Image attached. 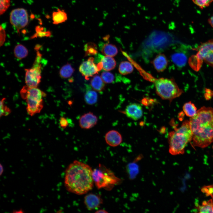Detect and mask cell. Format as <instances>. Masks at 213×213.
<instances>
[{
  "mask_svg": "<svg viewBox=\"0 0 213 213\" xmlns=\"http://www.w3.org/2000/svg\"><path fill=\"white\" fill-rule=\"evenodd\" d=\"M22 98L24 100L28 99L42 101L46 94L37 87L30 88L24 86L20 92Z\"/></svg>",
  "mask_w": 213,
  "mask_h": 213,
  "instance_id": "obj_10",
  "label": "cell"
},
{
  "mask_svg": "<svg viewBox=\"0 0 213 213\" xmlns=\"http://www.w3.org/2000/svg\"><path fill=\"white\" fill-rule=\"evenodd\" d=\"M27 104L26 110L28 114L32 116L39 113L43 108V101L26 99Z\"/></svg>",
  "mask_w": 213,
  "mask_h": 213,
  "instance_id": "obj_16",
  "label": "cell"
},
{
  "mask_svg": "<svg viewBox=\"0 0 213 213\" xmlns=\"http://www.w3.org/2000/svg\"><path fill=\"white\" fill-rule=\"evenodd\" d=\"M193 2L201 8L208 6L213 0H192Z\"/></svg>",
  "mask_w": 213,
  "mask_h": 213,
  "instance_id": "obj_34",
  "label": "cell"
},
{
  "mask_svg": "<svg viewBox=\"0 0 213 213\" xmlns=\"http://www.w3.org/2000/svg\"><path fill=\"white\" fill-rule=\"evenodd\" d=\"M92 175L94 182L98 189L109 190L121 181L110 170L101 164L98 168L93 170Z\"/></svg>",
  "mask_w": 213,
  "mask_h": 213,
  "instance_id": "obj_5",
  "label": "cell"
},
{
  "mask_svg": "<svg viewBox=\"0 0 213 213\" xmlns=\"http://www.w3.org/2000/svg\"><path fill=\"white\" fill-rule=\"evenodd\" d=\"M93 170L88 165L74 161L67 168L64 184L69 192L78 195L87 193L93 187Z\"/></svg>",
  "mask_w": 213,
  "mask_h": 213,
  "instance_id": "obj_1",
  "label": "cell"
},
{
  "mask_svg": "<svg viewBox=\"0 0 213 213\" xmlns=\"http://www.w3.org/2000/svg\"><path fill=\"white\" fill-rule=\"evenodd\" d=\"M74 71V69L71 64L67 63L61 67L59 70V74L62 78H67L72 75Z\"/></svg>",
  "mask_w": 213,
  "mask_h": 213,
  "instance_id": "obj_26",
  "label": "cell"
},
{
  "mask_svg": "<svg viewBox=\"0 0 213 213\" xmlns=\"http://www.w3.org/2000/svg\"><path fill=\"white\" fill-rule=\"evenodd\" d=\"M99 46L100 51L105 56L113 57L118 53V49L114 45L107 43H101Z\"/></svg>",
  "mask_w": 213,
  "mask_h": 213,
  "instance_id": "obj_18",
  "label": "cell"
},
{
  "mask_svg": "<svg viewBox=\"0 0 213 213\" xmlns=\"http://www.w3.org/2000/svg\"><path fill=\"white\" fill-rule=\"evenodd\" d=\"M154 83L156 94L162 99L170 102L183 93L173 78H161L155 79Z\"/></svg>",
  "mask_w": 213,
  "mask_h": 213,
  "instance_id": "obj_4",
  "label": "cell"
},
{
  "mask_svg": "<svg viewBox=\"0 0 213 213\" xmlns=\"http://www.w3.org/2000/svg\"><path fill=\"white\" fill-rule=\"evenodd\" d=\"M101 77L103 81L106 83H112L114 79L113 74L110 72L106 71L102 72L101 74Z\"/></svg>",
  "mask_w": 213,
  "mask_h": 213,
  "instance_id": "obj_30",
  "label": "cell"
},
{
  "mask_svg": "<svg viewBox=\"0 0 213 213\" xmlns=\"http://www.w3.org/2000/svg\"><path fill=\"white\" fill-rule=\"evenodd\" d=\"M168 62L166 57L162 53L157 54L151 62L155 69L159 72H163L166 69Z\"/></svg>",
  "mask_w": 213,
  "mask_h": 213,
  "instance_id": "obj_15",
  "label": "cell"
},
{
  "mask_svg": "<svg viewBox=\"0 0 213 213\" xmlns=\"http://www.w3.org/2000/svg\"><path fill=\"white\" fill-rule=\"evenodd\" d=\"M36 33L32 36V38L37 37H43L49 36L51 33L49 31H46L44 30L43 27L39 26H37L36 28Z\"/></svg>",
  "mask_w": 213,
  "mask_h": 213,
  "instance_id": "obj_29",
  "label": "cell"
},
{
  "mask_svg": "<svg viewBox=\"0 0 213 213\" xmlns=\"http://www.w3.org/2000/svg\"><path fill=\"white\" fill-rule=\"evenodd\" d=\"M183 109L186 115L190 117L195 116L197 112L195 104L191 101L185 103L183 106Z\"/></svg>",
  "mask_w": 213,
  "mask_h": 213,
  "instance_id": "obj_24",
  "label": "cell"
},
{
  "mask_svg": "<svg viewBox=\"0 0 213 213\" xmlns=\"http://www.w3.org/2000/svg\"><path fill=\"white\" fill-rule=\"evenodd\" d=\"M100 62L102 69L106 71H109L113 69L116 64L114 59L112 57L109 56H102Z\"/></svg>",
  "mask_w": 213,
  "mask_h": 213,
  "instance_id": "obj_19",
  "label": "cell"
},
{
  "mask_svg": "<svg viewBox=\"0 0 213 213\" xmlns=\"http://www.w3.org/2000/svg\"><path fill=\"white\" fill-rule=\"evenodd\" d=\"M123 113L128 117L136 120L142 117L143 111L141 106L139 104L133 103L127 105Z\"/></svg>",
  "mask_w": 213,
  "mask_h": 213,
  "instance_id": "obj_12",
  "label": "cell"
},
{
  "mask_svg": "<svg viewBox=\"0 0 213 213\" xmlns=\"http://www.w3.org/2000/svg\"><path fill=\"white\" fill-rule=\"evenodd\" d=\"M105 83L101 76L96 75L91 80L90 85L93 89L99 92L102 91L105 87Z\"/></svg>",
  "mask_w": 213,
  "mask_h": 213,
  "instance_id": "obj_21",
  "label": "cell"
},
{
  "mask_svg": "<svg viewBox=\"0 0 213 213\" xmlns=\"http://www.w3.org/2000/svg\"><path fill=\"white\" fill-rule=\"evenodd\" d=\"M209 22L213 28V16L209 20Z\"/></svg>",
  "mask_w": 213,
  "mask_h": 213,
  "instance_id": "obj_36",
  "label": "cell"
},
{
  "mask_svg": "<svg viewBox=\"0 0 213 213\" xmlns=\"http://www.w3.org/2000/svg\"><path fill=\"white\" fill-rule=\"evenodd\" d=\"M96 213H107V212L106 211V210H103V209H100L98 210H97V211H96Z\"/></svg>",
  "mask_w": 213,
  "mask_h": 213,
  "instance_id": "obj_38",
  "label": "cell"
},
{
  "mask_svg": "<svg viewBox=\"0 0 213 213\" xmlns=\"http://www.w3.org/2000/svg\"><path fill=\"white\" fill-rule=\"evenodd\" d=\"M0 176H1L4 172V168L3 166L1 164H0Z\"/></svg>",
  "mask_w": 213,
  "mask_h": 213,
  "instance_id": "obj_37",
  "label": "cell"
},
{
  "mask_svg": "<svg viewBox=\"0 0 213 213\" xmlns=\"http://www.w3.org/2000/svg\"><path fill=\"white\" fill-rule=\"evenodd\" d=\"M59 124L62 128L64 129L69 125V122L66 118L64 117H61L59 119Z\"/></svg>",
  "mask_w": 213,
  "mask_h": 213,
  "instance_id": "obj_35",
  "label": "cell"
},
{
  "mask_svg": "<svg viewBox=\"0 0 213 213\" xmlns=\"http://www.w3.org/2000/svg\"><path fill=\"white\" fill-rule=\"evenodd\" d=\"M197 53L190 58L189 63L194 70L198 71L203 61L213 67V40L202 43L196 48Z\"/></svg>",
  "mask_w": 213,
  "mask_h": 213,
  "instance_id": "obj_6",
  "label": "cell"
},
{
  "mask_svg": "<svg viewBox=\"0 0 213 213\" xmlns=\"http://www.w3.org/2000/svg\"><path fill=\"white\" fill-rule=\"evenodd\" d=\"M192 136L189 121L185 120L179 128H175L168 134L169 153L173 155L183 154L186 146L192 140Z\"/></svg>",
  "mask_w": 213,
  "mask_h": 213,
  "instance_id": "obj_3",
  "label": "cell"
},
{
  "mask_svg": "<svg viewBox=\"0 0 213 213\" xmlns=\"http://www.w3.org/2000/svg\"><path fill=\"white\" fill-rule=\"evenodd\" d=\"M171 60L173 63L179 68H182L186 64L187 61V55L182 51L176 52L171 56Z\"/></svg>",
  "mask_w": 213,
  "mask_h": 213,
  "instance_id": "obj_17",
  "label": "cell"
},
{
  "mask_svg": "<svg viewBox=\"0 0 213 213\" xmlns=\"http://www.w3.org/2000/svg\"><path fill=\"white\" fill-rule=\"evenodd\" d=\"M192 143L195 146L205 148L213 142V109L203 106L189 120Z\"/></svg>",
  "mask_w": 213,
  "mask_h": 213,
  "instance_id": "obj_2",
  "label": "cell"
},
{
  "mask_svg": "<svg viewBox=\"0 0 213 213\" xmlns=\"http://www.w3.org/2000/svg\"><path fill=\"white\" fill-rule=\"evenodd\" d=\"M201 191L206 196H210L213 200V184L203 187L201 188Z\"/></svg>",
  "mask_w": 213,
  "mask_h": 213,
  "instance_id": "obj_33",
  "label": "cell"
},
{
  "mask_svg": "<svg viewBox=\"0 0 213 213\" xmlns=\"http://www.w3.org/2000/svg\"><path fill=\"white\" fill-rule=\"evenodd\" d=\"M134 70L132 64L129 62L122 61L120 63L118 68L120 73L123 75H127L131 73Z\"/></svg>",
  "mask_w": 213,
  "mask_h": 213,
  "instance_id": "obj_25",
  "label": "cell"
},
{
  "mask_svg": "<svg viewBox=\"0 0 213 213\" xmlns=\"http://www.w3.org/2000/svg\"><path fill=\"white\" fill-rule=\"evenodd\" d=\"M103 200L99 195L92 193L86 195L84 198V203L88 209H97L103 203Z\"/></svg>",
  "mask_w": 213,
  "mask_h": 213,
  "instance_id": "obj_13",
  "label": "cell"
},
{
  "mask_svg": "<svg viewBox=\"0 0 213 213\" xmlns=\"http://www.w3.org/2000/svg\"><path fill=\"white\" fill-rule=\"evenodd\" d=\"M53 23L58 25L65 22L67 19L66 13L63 10L58 9L52 14Z\"/></svg>",
  "mask_w": 213,
  "mask_h": 213,
  "instance_id": "obj_20",
  "label": "cell"
},
{
  "mask_svg": "<svg viewBox=\"0 0 213 213\" xmlns=\"http://www.w3.org/2000/svg\"><path fill=\"white\" fill-rule=\"evenodd\" d=\"M85 56H89L96 54L98 52L96 45L93 42H89L84 46Z\"/></svg>",
  "mask_w": 213,
  "mask_h": 213,
  "instance_id": "obj_28",
  "label": "cell"
},
{
  "mask_svg": "<svg viewBox=\"0 0 213 213\" xmlns=\"http://www.w3.org/2000/svg\"><path fill=\"white\" fill-rule=\"evenodd\" d=\"M94 61V58L90 57L87 60L83 62L79 67L80 72L86 80H88L89 77L97 73L99 71Z\"/></svg>",
  "mask_w": 213,
  "mask_h": 213,
  "instance_id": "obj_9",
  "label": "cell"
},
{
  "mask_svg": "<svg viewBox=\"0 0 213 213\" xmlns=\"http://www.w3.org/2000/svg\"><path fill=\"white\" fill-rule=\"evenodd\" d=\"M98 94L96 91L88 89L86 91L84 96V100L86 103L89 105H92L96 104L98 100Z\"/></svg>",
  "mask_w": 213,
  "mask_h": 213,
  "instance_id": "obj_23",
  "label": "cell"
},
{
  "mask_svg": "<svg viewBox=\"0 0 213 213\" xmlns=\"http://www.w3.org/2000/svg\"><path fill=\"white\" fill-rule=\"evenodd\" d=\"M105 140L107 144L112 147H116L120 145L122 141L121 134L114 130L108 132L105 135Z\"/></svg>",
  "mask_w": 213,
  "mask_h": 213,
  "instance_id": "obj_14",
  "label": "cell"
},
{
  "mask_svg": "<svg viewBox=\"0 0 213 213\" xmlns=\"http://www.w3.org/2000/svg\"><path fill=\"white\" fill-rule=\"evenodd\" d=\"M9 20L11 24L17 32L25 27L28 22V16L26 10L23 8L13 9L10 13Z\"/></svg>",
  "mask_w": 213,
  "mask_h": 213,
  "instance_id": "obj_8",
  "label": "cell"
},
{
  "mask_svg": "<svg viewBox=\"0 0 213 213\" xmlns=\"http://www.w3.org/2000/svg\"><path fill=\"white\" fill-rule=\"evenodd\" d=\"M5 100V98H3L0 101V117L8 115L11 112L10 109L4 104Z\"/></svg>",
  "mask_w": 213,
  "mask_h": 213,
  "instance_id": "obj_31",
  "label": "cell"
},
{
  "mask_svg": "<svg viewBox=\"0 0 213 213\" xmlns=\"http://www.w3.org/2000/svg\"><path fill=\"white\" fill-rule=\"evenodd\" d=\"M0 14H3L10 5V0H0Z\"/></svg>",
  "mask_w": 213,
  "mask_h": 213,
  "instance_id": "obj_32",
  "label": "cell"
},
{
  "mask_svg": "<svg viewBox=\"0 0 213 213\" xmlns=\"http://www.w3.org/2000/svg\"><path fill=\"white\" fill-rule=\"evenodd\" d=\"M98 119L95 114L89 112L82 115L79 119L80 127L83 129H88L94 126L97 123Z\"/></svg>",
  "mask_w": 213,
  "mask_h": 213,
  "instance_id": "obj_11",
  "label": "cell"
},
{
  "mask_svg": "<svg viewBox=\"0 0 213 213\" xmlns=\"http://www.w3.org/2000/svg\"><path fill=\"white\" fill-rule=\"evenodd\" d=\"M196 209L198 213H213V200L203 201L201 205L197 206Z\"/></svg>",
  "mask_w": 213,
  "mask_h": 213,
  "instance_id": "obj_22",
  "label": "cell"
},
{
  "mask_svg": "<svg viewBox=\"0 0 213 213\" xmlns=\"http://www.w3.org/2000/svg\"><path fill=\"white\" fill-rule=\"evenodd\" d=\"M15 56L19 59H22L28 55V51L27 48L23 45L18 44L16 46L14 49Z\"/></svg>",
  "mask_w": 213,
  "mask_h": 213,
  "instance_id": "obj_27",
  "label": "cell"
},
{
  "mask_svg": "<svg viewBox=\"0 0 213 213\" xmlns=\"http://www.w3.org/2000/svg\"><path fill=\"white\" fill-rule=\"evenodd\" d=\"M41 55L38 51L33 67L25 69V82L26 85L30 87H37L41 79Z\"/></svg>",
  "mask_w": 213,
  "mask_h": 213,
  "instance_id": "obj_7",
  "label": "cell"
}]
</instances>
